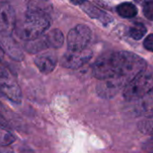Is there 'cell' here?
<instances>
[{"label":"cell","mask_w":153,"mask_h":153,"mask_svg":"<svg viewBox=\"0 0 153 153\" xmlns=\"http://www.w3.org/2000/svg\"><path fill=\"white\" fill-rule=\"evenodd\" d=\"M50 16L36 12L26 11L23 19L16 25V33L23 40L30 41L41 36L49 29Z\"/></svg>","instance_id":"6da1fadb"},{"label":"cell","mask_w":153,"mask_h":153,"mask_svg":"<svg viewBox=\"0 0 153 153\" xmlns=\"http://www.w3.org/2000/svg\"><path fill=\"white\" fill-rule=\"evenodd\" d=\"M121 66V52L107 53L96 61L93 67V74L101 81L110 79L119 74Z\"/></svg>","instance_id":"7a4b0ae2"},{"label":"cell","mask_w":153,"mask_h":153,"mask_svg":"<svg viewBox=\"0 0 153 153\" xmlns=\"http://www.w3.org/2000/svg\"><path fill=\"white\" fill-rule=\"evenodd\" d=\"M153 90V72L143 71L124 89V97L130 101L139 100Z\"/></svg>","instance_id":"3957f363"},{"label":"cell","mask_w":153,"mask_h":153,"mask_svg":"<svg viewBox=\"0 0 153 153\" xmlns=\"http://www.w3.org/2000/svg\"><path fill=\"white\" fill-rule=\"evenodd\" d=\"M91 30L84 24L77 25L68 34V48L69 50L81 51L87 48L91 39Z\"/></svg>","instance_id":"277c9868"},{"label":"cell","mask_w":153,"mask_h":153,"mask_svg":"<svg viewBox=\"0 0 153 153\" xmlns=\"http://www.w3.org/2000/svg\"><path fill=\"white\" fill-rule=\"evenodd\" d=\"M16 27V15L14 7L7 2L0 1V34L8 37Z\"/></svg>","instance_id":"5b68a950"},{"label":"cell","mask_w":153,"mask_h":153,"mask_svg":"<svg viewBox=\"0 0 153 153\" xmlns=\"http://www.w3.org/2000/svg\"><path fill=\"white\" fill-rule=\"evenodd\" d=\"M92 56V52L88 49H84L81 51H72L69 50L65 53L60 60V64L62 66L77 69L85 65Z\"/></svg>","instance_id":"8992f818"},{"label":"cell","mask_w":153,"mask_h":153,"mask_svg":"<svg viewBox=\"0 0 153 153\" xmlns=\"http://www.w3.org/2000/svg\"><path fill=\"white\" fill-rule=\"evenodd\" d=\"M0 91L3 96L6 97L11 101L19 104L22 101V91L17 82L12 76L6 75L0 78Z\"/></svg>","instance_id":"52a82bcc"},{"label":"cell","mask_w":153,"mask_h":153,"mask_svg":"<svg viewBox=\"0 0 153 153\" xmlns=\"http://www.w3.org/2000/svg\"><path fill=\"white\" fill-rule=\"evenodd\" d=\"M34 64L41 73L50 74L57 65V57L52 53H43L35 57Z\"/></svg>","instance_id":"ba28073f"},{"label":"cell","mask_w":153,"mask_h":153,"mask_svg":"<svg viewBox=\"0 0 153 153\" xmlns=\"http://www.w3.org/2000/svg\"><path fill=\"white\" fill-rule=\"evenodd\" d=\"M135 113L145 117L153 116V90L138 100L135 106Z\"/></svg>","instance_id":"9c48e42d"},{"label":"cell","mask_w":153,"mask_h":153,"mask_svg":"<svg viewBox=\"0 0 153 153\" xmlns=\"http://www.w3.org/2000/svg\"><path fill=\"white\" fill-rule=\"evenodd\" d=\"M27 11L36 12L50 16L52 6L47 0H31L27 5Z\"/></svg>","instance_id":"30bf717a"},{"label":"cell","mask_w":153,"mask_h":153,"mask_svg":"<svg viewBox=\"0 0 153 153\" xmlns=\"http://www.w3.org/2000/svg\"><path fill=\"white\" fill-rule=\"evenodd\" d=\"M44 39L48 48H59L63 45L64 42L63 34L58 29H53L50 31H49L46 35H44Z\"/></svg>","instance_id":"8fae6325"},{"label":"cell","mask_w":153,"mask_h":153,"mask_svg":"<svg viewBox=\"0 0 153 153\" xmlns=\"http://www.w3.org/2000/svg\"><path fill=\"white\" fill-rule=\"evenodd\" d=\"M47 48H48V46H47V43L45 41L44 36H41L35 39L30 40L25 45L26 50L30 53H37V52L43 50Z\"/></svg>","instance_id":"7c38bea8"},{"label":"cell","mask_w":153,"mask_h":153,"mask_svg":"<svg viewBox=\"0 0 153 153\" xmlns=\"http://www.w3.org/2000/svg\"><path fill=\"white\" fill-rule=\"evenodd\" d=\"M117 13L124 18H132L137 14V9L133 4L124 3L117 6Z\"/></svg>","instance_id":"4fadbf2b"},{"label":"cell","mask_w":153,"mask_h":153,"mask_svg":"<svg viewBox=\"0 0 153 153\" xmlns=\"http://www.w3.org/2000/svg\"><path fill=\"white\" fill-rule=\"evenodd\" d=\"M139 129L142 134L153 136V116L145 117V119L141 121L139 123Z\"/></svg>","instance_id":"5bb4252c"},{"label":"cell","mask_w":153,"mask_h":153,"mask_svg":"<svg viewBox=\"0 0 153 153\" xmlns=\"http://www.w3.org/2000/svg\"><path fill=\"white\" fill-rule=\"evenodd\" d=\"M147 30L142 23H135L130 29V35L134 39H141L146 33Z\"/></svg>","instance_id":"9a60e30c"},{"label":"cell","mask_w":153,"mask_h":153,"mask_svg":"<svg viewBox=\"0 0 153 153\" xmlns=\"http://www.w3.org/2000/svg\"><path fill=\"white\" fill-rule=\"evenodd\" d=\"M14 135L0 126V146H8L14 142Z\"/></svg>","instance_id":"2e32d148"},{"label":"cell","mask_w":153,"mask_h":153,"mask_svg":"<svg viewBox=\"0 0 153 153\" xmlns=\"http://www.w3.org/2000/svg\"><path fill=\"white\" fill-rule=\"evenodd\" d=\"M81 6H82L83 10H84L89 16H91V17H93V18H99V17L102 15V12H101L99 9H97L96 6H94L93 4H89V3L87 2V1H85V2L81 4Z\"/></svg>","instance_id":"e0dca14e"},{"label":"cell","mask_w":153,"mask_h":153,"mask_svg":"<svg viewBox=\"0 0 153 153\" xmlns=\"http://www.w3.org/2000/svg\"><path fill=\"white\" fill-rule=\"evenodd\" d=\"M143 13L149 20L153 21V0H151L144 4Z\"/></svg>","instance_id":"ac0fdd59"},{"label":"cell","mask_w":153,"mask_h":153,"mask_svg":"<svg viewBox=\"0 0 153 153\" xmlns=\"http://www.w3.org/2000/svg\"><path fill=\"white\" fill-rule=\"evenodd\" d=\"M144 47L150 51L153 52V34L149 35L144 40Z\"/></svg>","instance_id":"d6986e66"},{"label":"cell","mask_w":153,"mask_h":153,"mask_svg":"<svg viewBox=\"0 0 153 153\" xmlns=\"http://www.w3.org/2000/svg\"><path fill=\"white\" fill-rule=\"evenodd\" d=\"M144 149L149 153H153V136H151L149 141L144 144Z\"/></svg>","instance_id":"ffe728a7"},{"label":"cell","mask_w":153,"mask_h":153,"mask_svg":"<svg viewBox=\"0 0 153 153\" xmlns=\"http://www.w3.org/2000/svg\"><path fill=\"white\" fill-rule=\"evenodd\" d=\"M0 153H14V152L6 146H0Z\"/></svg>","instance_id":"44dd1931"},{"label":"cell","mask_w":153,"mask_h":153,"mask_svg":"<svg viewBox=\"0 0 153 153\" xmlns=\"http://www.w3.org/2000/svg\"><path fill=\"white\" fill-rule=\"evenodd\" d=\"M6 75H9V73L7 72V70L5 68H4L3 66H0V78L5 77Z\"/></svg>","instance_id":"7402d4cb"},{"label":"cell","mask_w":153,"mask_h":153,"mask_svg":"<svg viewBox=\"0 0 153 153\" xmlns=\"http://www.w3.org/2000/svg\"><path fill=\"white\" fill-rule=\"evenodd\" d=\"M86 0H70V2L72 4H79V5H81Z\"/></svg>","instance_id":"603a6c76"},{"label":"cell","mask_w":153,"mask_h":153,"mask_svg":"<svg viewBox=\"0 0 153 153\" xmlns=\"http://www.w3.org/2000/svg\"><path fill=\"white\" fill-rule=\"evenodd\" d=\"M5 125H6V122H5V118L3 117V116L0 114V126H5Z\"/></svg>","instance_id":"cb8c5ba5"},{"label":"cell","mask_w":153,"mask_h":153,"mask_svg":"<svg viewBox=\"0 0 153 153\" xmlns=\"http://www.w3.org/2000/svg\"><path fill=\"white\" fill-rule=\"evenodd\" d=\"M4 56H5V52H4V49L2 48V47L0 46V61L3 60L4 58Z\"/></svg>","instance_id":"d4e9b609"},{"label":"cell","mask_w":153,"mask_h":153,"mask_svg":"<svg viewBox=\"0 0 153 153\" xmlns=\"http://www.w3.org/2000/svg\"><path fill=\"white\" fill-rule=\"evenodd\" d=\"M138 4H145L146 3H148V2H150L151 0H135Z\"/></svg>","instance_id":"484cf974"},{"label":"cell","mask_w":153,"mask_h":153,"mask_svg":"<svg viewBox=\"0 0 153 153\" xmlns=\"http://www.w3.org/2000/svg\"><path fill=\"white\" fill-rule=\"evenodd\" d=\"M4 113V107L2 106V103L0 102V114L2 115Z\"/></svg>","instance_id":"4316f807"},{"label":"cell","mask_w":153,"mask_h":153,"mask_svg":"<svg viewBox=\"0 0 153 153\" xmlns=\"http://www.w3.org/2000/svg\"><path fill=\"white\" fill-rule=\"evenodd\" d=\"M0 97H3V93L1 92V91H0Z\"/></svg>","instance_id":"83f0119b"}]
</instances>
